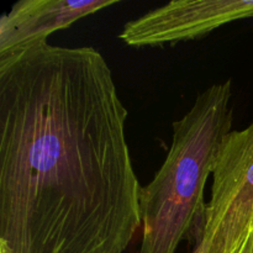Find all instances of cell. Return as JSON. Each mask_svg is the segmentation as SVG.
<instances>
[{
    "mask_svg": "<svg viewBox=\"0 0 253 253\" xmlns=\"http://www.w3.org/2000/svg\"><path fill=\"white\" fill-rule=\"evenodd\" d=\"M127 109L94 47L0 56V253H124L142 225Z\"/></svg>",
    "mask_w": 253,
    "mask_h": 253,
    "instance_id": "6da1fadb",
    "label": "cell"
},
{
    "mask_svg": "<svg viewBox=\"0 0 253 253\" xmlns=\"http://www.w3.org/2000/svg\"><path fill=\"white\" fill-rule=\"evenodd\" d=\"M232 82L205 89L173 123L168 155L153 179L141 188L142 239L138 253H175L184 241L202 240L205 184L225 136L232 131Z\"/></svg>",
    "mask_w": 253,
    "mask_h": 253,
    "instance_id": "7a4b0ae2",
    "label": "cell"
},
{
    "mask_svg": "<svg viewBox=\"0 0 253 253\" xmlns=\"http://www.w3.org/2000/svg\"><path fill=\"white\" fill-rule=\"evenodd\" d=\"M211 175L199 244L204 253H237L253 230V123L225 136Z\"/></svg>",
    "mask_w": 253,
    "mask_h": 253,
    "instance_id": "3957f363",
    "label": "cell"
},
{
    "mask_svg": "<svg viewBox=\"0 0 253 253\" xmlns=\"http://www.w3.org/2000/svg\"><path fill=\"white\" fill-rule=\"evenodd\" d=\"M252 17L253 0H175L126 22L119 37L133 47L174 44Z\"/></svg>",
    "mask_w": 253,
    "mask_h": 253,
    "instance_id": "277c9868",
    "label": "cell"
},
{
    "mask_svg": "<svg viewBox=\"0 0 253 253\" xmlns=\"http://www.w3.org/2000/svg\"><path fill=\"white\" fill-rule=\"evenodd\" d=\"M118 4V0H20L0 19V56L44 42L88 15Z\"/></svg>",
    "mask_w": 253,
    "mask_h": 253,
    "instance_id": "5b68a950",
    "label": "cell"
},
{
    "mask_svg": "<svg viewBox=\"0 0 253 253\" xmlns=\"http://www.w3.org/2000/svg\"><path fill=\"white\" fill-rule=\"evenodd\" d=\"M252 240H253V230L251 231V234L249 235V237H247L246 241H245V244L242 245V247L240 249V251L237 253H251Z\"/></svg>",
    "mask_w": 253,
    "mask_h": 253,
    "instance_id": "8992f818",
    "label": "cell"
},
{
    "mask_svg": "<svg viewBox=\"0 0 253 253\" xmlns=\"http://www.w3.org/2000/svg\"><path fill=\"white\" fill-rule=\"evenodd\" d=\"M192 253H204V251H203V246L199 244V242H198V244L195 245L194 250H193Z\"/></svg>",
    "mask_w": 253,
    "mask_h": 253,
    "instance_id": "52a82bcc",
    "label": "cell"
},
{
    "mask_svg": "<svg viewBox=\"0 0 253 253\" xmlns=\"http://www.w3.org/2000/svg\"><path fill=\"white\" fill-rule=\"evenodd\" d=\"M251 253H253V240H252V247H251Z\"/></svg>",
    "mask_w": 253,
    "mask_h": 253,
    "instance_id": "ba28073f",
    "label": "cell"
}]
</instances>
